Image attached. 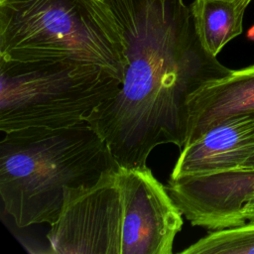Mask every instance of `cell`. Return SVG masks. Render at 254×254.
<instances>
[{
	"label": "cell",
	"instance_id": "cell-1",
	"mask_svg": "<svg viewBox=\"0 0 254 254\" xmlns=\"http://www.w3.org/2000/svg\"><path fill=\"white\" fill-rule=\"evenodd\" d=\"M105 1L123 34L124 76L85 121L119 166L144 168L157 146L184 148L188 98L231 69L204 50L185 0Z\"/></svg>",
	"mask_w": 254,
	"mask_h": 254
},
{
	"label": "cell",
	"instance_id": "cell-2",
	"mask_svg": "<svg viewBox=\"0 0 254 254\" xmlns=\"http://www.w3.org/2000/svg\"><path fill=\"white\" fill-rule=\"evenodd\" d=\"M183 216L148 167L118 165L66 190L47 238L56 254H172Z\"/></svg>",
	"mask_w": 254,
	"mask_h": 254
},
{
	"label": "cell",
	"instance_id": "cell-3",
	"mask_svg": "<svg viewBox=\"0 0 254 254\" xmlns=\"http://www.w3.org/2000/svg\"><path fill=\"white\" fill-rule=\"evenodd\" d=\"M118 166L106 142L86 122L24 128L0 141V195L18 227L53 224L65 192L94 185Z\"/></svg>",
	"mask_w": 254,
	"mask_h": 254
},
{
	"label": "cell",
	"instance_id": "cell-4",
	"mask_svg": "<svg viewBox=\"0 0 254 254\" xmlns=\"http://www.w3.org/2000/svg\"><path fill=\"white\" fill-rule=\"evenodd\" d=\"M0 59L94 64L123 80L125 44L105 0H1Z\"/></svg>",
	"mask_w": 254,
	"mask_h": 254
},
{
	"label": "cell",
	"instance_id": "cell-5",
	"mask_svg": "<svg viewBox=\"0 0 254 254\" xmlns=\"http://www.w3.org/2000/svg\"><path fill=\"white\" fill-rule=\"evenodd\" d=\"M121 82L94 64L0 59V130L81 123Z\"/></svg>",
	"mask_w": 254,
	"mask_h": 254
},
{
	"label": "cell",
	"instance_id": "cell-6",
	"mask_svg": "<svg viewBox=\"0 0 254 254\" xmlns=\"http://www.w3.org/2000/svg\"><path fill=\"white\" fill-rule=\"evenodd\" d=\"M167 190L192 226H239L248 222L244 209L254 196V166L170 179Z\"/></svg>",
	"mask_w": 254,
	"mask_h": 254
},
{
	"label": "cell",
	"instance_id": "cell-7",
	"mask_svg": "<svg viewBox=\"0 0 254 254\" xmlns=\"http://www.w3.org/2000/svg\"><path fill=\"white\" fill-rule=\"evenodd\" d=\"M254 157V114L228 118L185 146L170 179L241 167Z\"/></svg>",
	"mask_w": 254,
	"mask_h": 254
},
{
	"label": "cell",
	"instance_id": "cell-8",
	"mask_svg": "<svg viewBox=\"0 0 254 254\" xmlns=\"http://www.w3.org/2000/svg\"><path fill=\"white\" fill-rule=\"evenodd\" d=\"M187 107L185 146L228 118L254 114V64L205 83L190 95Z\"/></svg>",
	"mask_w": 254,
	"mask_h": 254
},
{
	"label": "cell",
	"instance_id": "cell-9",
	"mask_svg": "<svg viewBox=\"0 0 254 254\" xmlns=\"http://www.w3.org/2000/svg\"><path fill=\"white\" fill-rule=\"evenodd\" d=\"M252 0H194L190 5L196 35L206 52L216 57L243 31V17Z\"/></svg>",
	"mask_w": 254,
	"mask_h": 254
},
{
	"label": "cell",
	"instance_id": "cell-10",
	"mask_svg": "<svg viewBox=\"0 0 254 254\" xmlns=\"http://www.w3.org/2000/svg\"><path fill=\"white\" fill-rule=\"evenodd\" d=\"M184 254H254V222L210 231Z\"/></svg>",
	"mask_w": 254,
	"mask_h": 254
},
{
	"label": "cell",
	"instance_id": "cell-11",
	"mask_svg": "<svg viewBox=\"0 0 254 254\" xmlns=\"http://www.w3.org/2000/svg\"><path fill=\"white\" fill-rule=\"evenodd\" d=\"M244 216L248 222H254V196L246 205L244 209Z\"/></svg>",
	"mask_w": 254,
	"mask_h": 254
},
{
	"label": "cell",
	"instance_id": "cell-12",
	"mask_svg": "<svg viewBox=\"0 0 254 254\" xmlns=\"http://www.w3.org/2000/svg\"><path fill=\"white\" fill-rule=\"evenodd\" d=\"M245 165H251V166H254V157L248 162V163H246Z\"/></svg>",
	"mask_w": 254,
	"mask_h": 254
},
{
	"label": "cell",
	"instance_id": "cell-13",
	"mask_svg": "<svg viewBox=\"0 0 254 254\" xmlns=\"http://www.w3.org/2000/svg\"><path fill=\"white\" fill-rule=\"evenodd\" d=\"M0 1H1V0H0Z\"/></svg>",
	"mask_w": 254,
	"mask_h": 254
}]
</instances>
